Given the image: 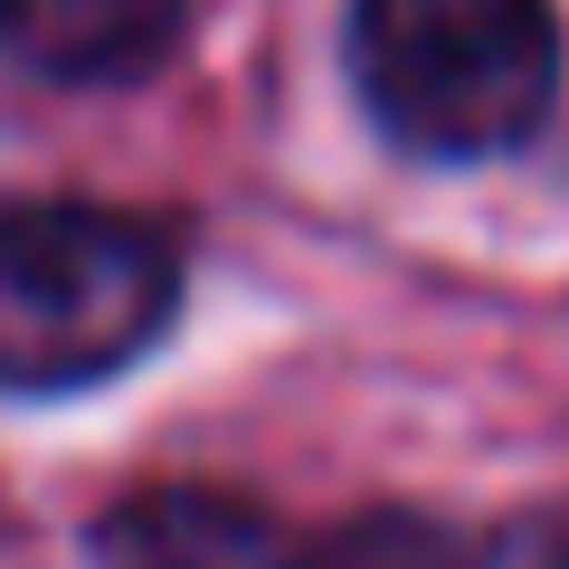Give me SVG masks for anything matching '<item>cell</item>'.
Returning <instances> with one entry per match:
<instances>
[{"instance_id":"obj_3","label":"cell","mask_w":569,"mask_h":569,"mask_svg":"<svg viewBox=\"0 0 569 569\" xmlns=\"http://www.w3.org/2000/svg\"><path fill=\"white\" fill-rule=\"evenodd\" d=\"M96 569H313V550L219 485H152L104 512Z\"/></svg>"},{"instance_id":"obj_2","label":"cell","mask_w":569,"mask_h":569,"mask_svg":"<svg viewBox=\"0 0 569 569\" xmlns=\"http://www.w3.org/2000/svg\"><path fill=\"white\" fill-rule=\"evenodd\" d=\"M342 58L370 123L427 162L512 152L560 96L550 0H351Z\"/></svg>"},{"instance_id":"obj_4","label":"cell","mask_w":569,"mask_h":569,"mask_svg":"<svg viewBox=\"0 0 569 569\" xmlns=\"http://www.w3.org/2000/svg\"><path fill=\"white\" fill-rule=\"evenodd\" d=\"M190 0H0V58L48 86H133L171 58Z\"/></svg>"},{"instance_id":"obj_1","label":"cell","mask_w":569,"mask_h":569,"mask_svg":"<svg viewBox=\"0 0 569 569\" xmlns=\"http://www.w3.org/2000/svg\"><path fill=\"white\" fill-rule=\"evenodd\" d=\"M181 305V247L104 200L0 209V389L67 399L162 342Z\"/></svg>"},{"instance_id":"obj_5","label":"cell","mask_w":569,"mask_h":569,"mask_svg":"<svg viewBox=\"0 0 569 569\" xmlns=\"http://www.w3.org/2000/svg\"><path fill=\"white\" fill-rule=\"evenodd\" d=\"M541 569H569V541H560V550H550V560H541Z\"/></svg>"}]
</instances>
